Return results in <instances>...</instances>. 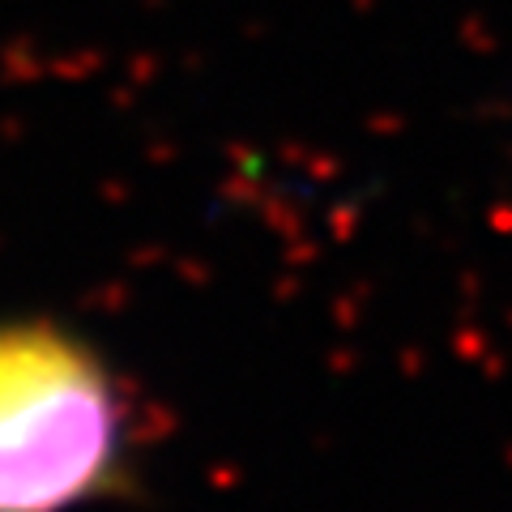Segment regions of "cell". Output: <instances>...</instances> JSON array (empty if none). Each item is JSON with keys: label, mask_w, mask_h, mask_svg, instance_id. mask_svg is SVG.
<instances>
[{"label": "cell", "mask_w": 512, "mask_h": 512, "mask_svg": "<svg viewBox=\"0 0 512 512\" xmlns=\"http://www.w3.org/2000/svg\"><path fill=\"white\" fill-rule=\"evenodd\" d=\"M116 410L82 346L43 329H0V512H56L111 461Z\"/></svg>", "instance_id": "obj_1"}]
</instances>
